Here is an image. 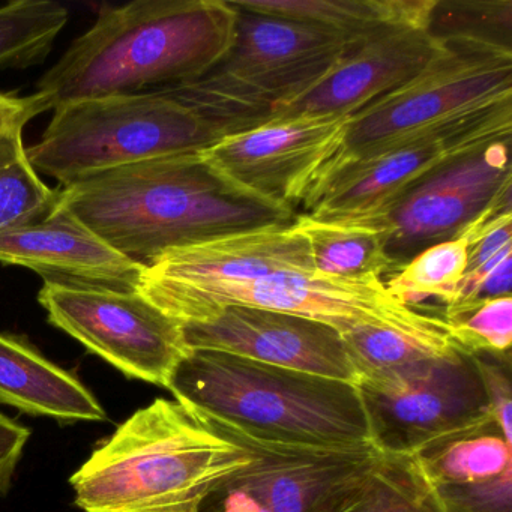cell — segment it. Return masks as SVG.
I'll use <instances>...</instances> for the list:
<instances>
[{"label":"cell","instance_id":"obj_1","mask_svg":"<svg viewBox=\"0 0 512 512\" xmlns=\"http://www.w3.org/2000/svg\"><path fill=\"white\" fill-rule=\"evenodd\" d=\"M56 191L59 205L145 268L169 251L292 224L298 215L233 187L202 154L118 167Z\"/></svg>","mask_w":512,"mask_h":512},{"label":"cell","instance_id":"obj_2","mask_svg":"<svg viewBox=\"0 0 512 512\" xmlns=\"http://www.w3.org/2000/svg\"><path fill=\"white\" fill-rule=\"evenodd\" d=\"M236 10L224 0H136L101 10L41 77L50 109L89 98L145 94L193 82L227 55Z\"/></svg>","mask_w":512,"mask_h":512},{"label":"cell","instance_id":"obj_3","mask_svg":"<svg viewBox=\"0 0 512 512\" xmlns=\"http://www.w3.org/2000/svg\"><path fill=\"white\" fill-rule=\"evenodd\" d=\"M167 389L209 427L257 442L320 449L373 446L356 383L217 350H190Z\"/></svg>","mask_w":512,"mask_h":512},{"label":"cell","instance_id":"obj_4","mask_svg":"<svg viewBox=\"0 0 512 512\" xmlns=\"http://www.w3.org/2000/svg\"><path fill=\"white\" fill-rule=\"evenodd\" d=\"M253 458L178 401L157 398L101 442L70 482L85 512H197L212 487Z\"/></svg>","mask_w":512,"mask_h":512},{"label":"cell","instance_id":"obj_5","mask_svg":"<svg viewBox=\"0 0 512 512\" xmlns=\"http://www.w3.org/2000/svg\"><path fill=\"white\" fill-rule=\"evenodd\" d=\"M227 55L193 82L161 89L208 119L221 136L262 127L275 107L301 97L353 49L310 23L242 7Z\"/></svg>","mask_w":512,"mask_h":512},{"label":"cell","instance_id":"obj_6","mask_svg":"<svg viewBox=\"0 0 512 512\" xmlns=\"http://www.w3.org/2000/svg\"><path fill=\"white\" fill-rule=\"evenodd\" d=\"M221 139L199 112L167 92L154 91L64 104L26 154L37 173L67 187L142 161L202 154Z\"/></svg>","mask_w":512,"mask_h":512},{"label":"cell","instance_id":"obj_7","mask_svg":"<svg viewBox=\"0 0 512 512\" xmlns=\"http://www.w3.org/2000/svg\"><path fill=\"white\" fill-rule=\"evenodd\" d=\"M511 133L512 97L410 134L359 160L325 167L304 200V215L319 221L383 217L437 167L509 139Z\"/></svg>","mask_w":512,"mask_h":512},{"label":"cell","instance_id":"obj_8","mask_svg":"<svg viewBox=\"0 0 512 512\" xmlns=\"http://www.w3.org/2000/svg\"><path fill=\"white\" fill-rule=\"evenodd\" d=\"M437 41L436 55L413 79L350 116L340 148L323 169L512 97V52Z\"/></svg>","mask_w":512,"mask_h":512},{"label":"cell","instance_id":"obj_9","mask_svg":"<svg viewBox=\"0 0 512 512\" xmlns=\"http://www.w3.org/2000/svg\"><path fill=\"white\" fill-rule=\"evenodd\" d=\"M181 325L205 322L226 307L263 308L326 323L341 334L362 326L431 325L442 317L403 304L380 277L337 278L319 272H278L250 281L142 292Z\"/></svg>","mask_w":512,"mask_h":512},{"label":"cell","instance_id":"obj_10","mask_svg":"<svg viewBox=\"0 0 512 512\" xmlns=\"http://www.w3.org/2000/svg\"><path fill=\"white\" fill-rule=\"evenodd\" d=\"M356 385L371 445L382 454H415L440 437L493 416L475 355L457 344Z\"/></svg>","mask_w":512,"mask_h":512},{"label":"cell","instance_id":"obj_11","mask_svg":"<svg viewBox=\"0 0 512 512\" xmlns=\"http://www.w3.org/2000/svg\"><path fill=\"white\" fill-rule=\"evenodd\" d=\"M215 431L250 449L254 458L212 487L197 512H344L382 455L374 446L302 448Z\"/></svg>","mask_w":512,"mask_h":512},{"label":"cell","instance_id":"obj_12","mask_svg":"<svg viewBox=\"0 0 512 512\" xmlns=\"http://www.w3.org/2000/svg\"><path fill=\"white\" fill-rule=\"evenodd\" d=\"M38 302L49 322L128 379L167 389L190 352L179 322L140 292L68 289L44 283Z\"/></svg>","mask_w":512,"mask_h":512},{"label":"cell","instance_id":"obj_13","mask_svg":"<svg viewBox=\"0 0 512 512\" xmlns=\"http://www.w3.org/2000/svg\"><path fill=\"white\" fill-rule=\"evenodd\" d=\"M509 139L460 155L413 185L383 217L394 271L433 245L458 238L490 211L511 212Z\"/></svg>","mask_w":512,"mask_h":512},{"label":"cell","instance_id":"obj_14","mask_svg":"<svg viewBox=\"0 0 512 512\" xmlns=\"http://www.w3.org/2000/svg\"><path fill=\"white\" fill-rule=\"evenodd\" d=\"M349 118L269 122L223 137L202 152L233 187L257 199L292 208L304 203L320 170L340 148Z\"/></svg>","mask_w":512,"mask_h":512},{"label":"cell","instance_id":"obj_15","mask_svg":"<svg viewBox=\"0 0 512 512\" xmlns=\"http://www.w3.org/2000/svg\"><path fill=\"white\" fill-rule=\"evenodd\" d=\"M190 350H217L275 367L358 383L338 329L281 311L232 305L182 325Z\"/></svg>","mask_w":512,"mask_h":512},{"label":"cell","instance_id":"obj_16","mask_svg":"<svg viewBox=\"0 0 512 512\" xmlns=\"http://www.w3.org/2000/svg\"><path fill=\"white\" fill-rule=\"evenodd\" d=\"M0 262L32 269L68 289L140 292L145 266L110 247L64 206L0 233Z\"/></svg>","mask_w":512,"mask_h":512},{"label":"cell","instance_id":"obj_17","mask_svg":"<svg viewBox=\"0 0 512 512\" xmlns=\"http://www.w3.org/2000/svg\"><path fill=\"white\" fill-rule=\"evenodd\" d=\"M427 29H400L353 47L310 91L269 113V122L350 118L416 76L439 49Z\"/></svg>","mask_w":512,"mask_h":512},{"label":"cell","instance_id":"obj_18","mask_svg":"<svg viewBox=\"0 0 512 512\" xmlns=\"http://www.w3.org/2000/svg\"><path fill=\"white\" fill-rule=\"evenodd\" d=\"M278 272H314L310 245L296 221L169 251L146 268L140 293L257 280Z\"/></svg>","mask_w":512,"mask_h":512},{"label":"cell","instance_id":"obj_19","mask_svg":"<svg viewBox=\"0 0 512 512\" xmlns=\"http://www.w3.org/2000/svg\"><path fill=\"white\" fill-rule=\"evenodd\" d=\"M0 404L58 421H106L98 398L25 338L0 332Z\"/></svg>","mask_w":512,"mask_h":512},{"label":"cell","instance_id":"obj_20","mask_svg":"<svg viewBox=\"0 0 512 512\" xmlns=\"http://www.w3.org/2000/svg\"><path fill=\"white\" fill-rule=\"evenodd\" d=\"M259 13L310 23L358 47L400 29H428L436 0H238Z\"/></svg>","mask_w":512,"mask_h":512},{"label":"cell","instance_id":"obj_21","mask_svg":"<svg viewBox=\"0 0 512 512\" xmlns=\"http://www.w3.org/2000/svg\"><path fill=\"white\" fill-rule=\"evenodd\" d=\"M296 226L310 245L314 271L329 277H380L394 271L385 251L379 220L319 221L296 215Z\"/></svg>","mask_w":512,"mask_h":512},{"label":"cell","instance_id":"obj_22","mask_svg":"<svg viewBox=\"0 0 512 512\" xmlns=\"http://www.w3.org/2000/svg\"><path fill=\"white\" fill-rule=\"evenodd\" d=\"M343 338L358 382L439 355L454 344L443 319L413 328L362 326Z\"/></svg>","mask_w":512,"mask_h":512},{"label":"cell","instance_id":"obj_23","mask_svg":"<svg viewBox=\"0 0 512 512\" xmlns=\"http://www.w3.org/2000/svg\"><path fill=\"white\" fill-rule=\"evenodd\" d=\"M25 127L11 125L0 133V233L44 217L58 200V191L41 181L29 161Z\"/></svg>","mask_w":512,"mask_h":512},{"label":"cell","instance_id":"obj_24","mask_svg":"<svg viewBox=\"0 0 512 512\" xmlns=\"http://www.w3.org/2000/svg\"><path fill=\"white\" fill-rule=\"evenodd\" d=\"M68 22L52 0H17L0 8V71L41 64Z\"/></svg>","mask_w":512,"mask_h":512},{"label":"cell","instance_id":"obj_25","mask_svg":"<svg viewBox=\"0 0 512 512\" xmlns=\"http://www.w3.org/2000/svg\"><path fill=\"white\" fill-rule=\"evenodd\" d=\"M344 512H445L413 454H382L364 491Z\"/></svg>","mask_w":512,"mask_h":512},{"label":"cell","instance_id":"obj_26","mask_svg":"<svg viewBox=\"0 0 512 512\" xmlns=\"http://www.w3.org/2000/svg\"><path fill=\"white\" fill-rule=\"evenodd\" d=\"M472 244L466 235L433 245L398 269L386 289L403 304L415 307L425 299L436 298L448 304L463 280Z\"/></svg>","mask_w":512,"mask_h":512},{"label":"cell","instance_id":"obj_27","mask_svg":"<svg viewBox=\"0 0 512 512\" xmlns=\"http://www.w3.org/2000/svg\"><path fill=\"white\" fill-rule=\"evenodd\" d=\"M428 34L512 52L511 0H436Z\"/></svg>","mask_w":512,"mask_h":512},{"label":"cell","instance_id":"obj_28","mask_svg":"<svg viewBox=\"0 0 512 512\" xmlns=\"http://www.w3.org/2000/svg\"><path fill=\"white\" fill-rule=\"evenodd\" d=\"M452 343L473 355L509 356L512 344V298L490 299L472 307L445 311Z\"/></svg>","mask_w":512,"mask_h":512},{"label":"cell","instance_id":"obj_29","mask_svg":"<svg viewBox=\"0 0 512 512\" xmlns=\"http://www.w3.org/2000/svg\"><path fill=\"white\" fill-rule=\"evenodd\" d=\"M481 371L485 392L490 401L494 421L508 439L512 440V362L511 355H475Z\"/></svg>","mask_w":512,"mask_h":512},{"label":"cell","instance_id":"obj_30","mask_svg":"<svg viewBox=\"0 0 512 512\" xmlns=\"http://www.w3.org/2000/svg\"><path fill=\"white\" fill-rule=\"evenodd\" d=\"M29 437V428L0 412V496H5L13 484Z\"/></svg>","mask_w":512,"mask_h":512},{"label":"cell","instance_id":"obj_31","mask_svg":"<svg viewBox=\"0 0 512 512\" xmlns=\"http://www.w3.org/2000/svg\"><path fill=\"white\" fill-rule=\"evenodd\" d=\"M47 110L49 107L38 94L19 97V95L0 92V133L11 125H26L35 116Z\"/></svg>","mask_w":512,"mask_h":512}]
</instances>
